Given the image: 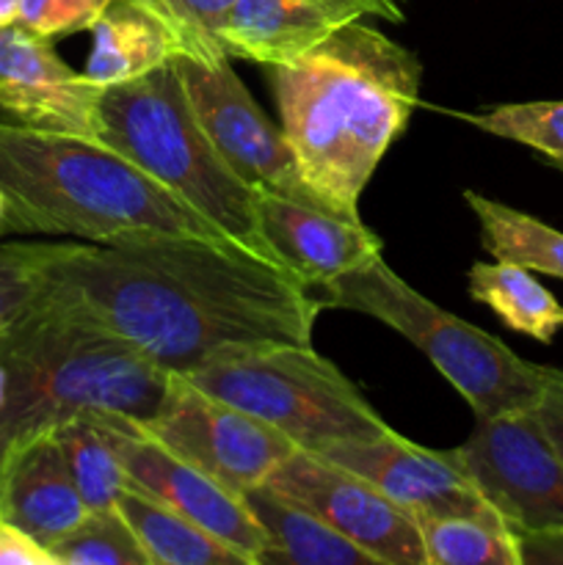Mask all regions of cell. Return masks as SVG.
<instances>
[{
  "mask_svg": "<svg viewBox=\"0 0 563 565\" xmlns=\"http://www.w3.org/2000/svg\"><path fill=\"white\" fill-rule=\"evenodd\" d=\"M42 298L171 375L270 345H312L326 303L287 268L230 243L149 235L47 243Z\"/></svg>",
  "mask_w": 563,
  "mask_h": 565,
  "instance_id": "1",
  "label": "cell"
},
{
  "mask_svg": "<svg viewBox=\"0 0 563 565\" xmlns=\"http://www.w3.org/2000/svg\"><path fill=\"white\" fill-rule=\"evenodd\" d=\"M423 66L362 20L290 64L270 66L282 132L304 182L334 215L359 218V196L419 105Z\"/></svg>",
  "mask_w": 563,
  "mask_h": 565,
  "instance_id": "2",
  "label": "cell"
},
{
  "mask_svg": "<svg viewBox=\"0 0 563 565\" xmlns=\"http://www.w3.org/2000/svg\"><path fill=\"white\" fill-rule=\"evenodd\" d=\"M0 196L6 202L3 235L75 237L81 243L177 235L235 246L169 188L105 143L6 119H0Z\"/></svg>",
  "mask_w": 563,
  "mask_h": 565,
  "instance_id": "3",
  "label": "cell"
},
{
  "mask_svg": "<svg viewBox=\"0 0 563 565\" xmlns=\"http://www.w3.org/2000/svg\"><path fill=\"white\" fill-rule=\"evenodd\" d=\"M0 428L14 441L83 414L144 423L160 412L174 381L125 340L42 296L0 331Z\"/></svg>",
  "mask_w": 563,
  "mask_h": 565,
  "instance_id": "4",
  "label": "cell"
},
{
  "mask_svg": "<svg viewBox=\"0 0 563 565\" xmlns=\"http://www.w3.org/2000/svg\"><path fill=\"white\" fill-rule=\"evenodd\" d=\"M99 143L169 188L226 241L265 263L282 265L259 226L257 191L215 152L171 64L105 88L99 99Z\"/></svg>",
  "mask_w": 563,
  "mask_h": 565,
  "instance_id": "5",
  "label": "cell"
},
{
  "mask_svg": "<svg viewBox=\"0 0 563 565\" xmlns=\"http://www.w3.org/2000/svg\"><path fill=\"white\" fill-rule=\"evenodd\" d=\"M320 301L368 315L406 337L450 381L478 419L533 412L563 373L517 356L497 337L436 307L381 257L323 287Z\"/></svg>",
  "mask_w": 563,
  "mask_h": 565,
  "instance_id": "6",
  "label": "cell"
},
{
  "mask_svg": "<svg viewBox=\"0 0 563 565\" xmlns=\"http://www.w3.org/2000/svg\"><path fill=\"white\" fill-rule=\"evenodd\" d=\"M182 379L263 419L301 450L392 434V425L312 345L232 353Z\"/></svg>",
  "mask_w": 563,
  "mask_h": 565,
  "instance_id": "7",
  "label": "cell"
},
{
  "mask_svg": "<svg viewBox=\"0 0 563 565\" xmlns=\"http://www.w3.org/2000/svg\"><path fill=\"white\" fill-rule=\"evenodd\" d=\"M171 70L180 77L182 92L204 136L248 188L326 210V204L304 182L285 132L248 94L230 58L208 61L174 55Z\"/></svg>",
  "mask_w": 563,
  "mask_h": 565,
  "instance_id": "8",
  "label": "cell"
},
{
  "mask_svg": "<svg viewBox=\"0 0 563 565\" xmlns=\"http://www.w3.org/2000/svg\"><path fill=\"white\" fill-rule=\"evenodd\" d=\"M450 456L511 533L563 530V463L533 412L478 419Z\"/></svg>",
  "mask_w": 563,
  "mask_h": 565,
  "instance_id": "9",
  "label": "cell"
},
{
  "mask_svg": "<svg viewBox=\"0 0 563 565\" xmlns=\"http://www.w3.org/2000/svg\"><path fill=\"white\" fill-rule=\"evenodd\" d=\"M138 425L241 497L268 483L270 475L301 450L263 419L208 395L182 375H174L160 412Z\"/></svg>",
  "mask_w": 563,
  "mask_h": 565,
  "instance_id": "10",
  "label": "cell"
},
{
  "mask_svg": "<svg viewBox=\"0 0 563 565\" xmlns=\"http://www.w3.org/2000/svg\"><path fill=\"white\" fill-rule=\"evenodd\" d=\"M265 489L304 508L370 555L390 565H428L423 533L412 513L348 469L309 450H296Z\"/></svg>",
  "mask_w": 563,
  "mask_h": 565,
  "instance_id": "11",
  "label": "cell"
},
{
  "mask_svg": "<svg viewBox=\"0 0 563 565\" xmlns=\"http://www.w3.org/2000/svg\"><path fill=\"white\" fill-rule=\"evenodd\" d=\"M108 419L116 456L127 475V486L144 491L196 527L208 530L224 544L241 550L243 555L254 557V561L263 555L268 546V535L248 508L246 497L235 494L219 480L204 475L202 469L188 463L185 458L171 452L132 419Z\"/></svg>",
  "mask_w": 563,
  "mask_h": 565,
  "instance_id": "12",
  "label": "cell"
},
{
  "mask_svg": "<svg viewBox=\"0 0 563 565\" xmlns=\"http://www.w3.org/2000/svg\"><path fill=\"white\" fill-rule=\"evenodd\" d=\"M309 452L368 480L414 519H480L506 524L453 461L450 450H428L392 430L375 439L334 441Z\"/></svg>",
  "mask_w": 563,
  "mask_h": 565,
  "instance_id": "13",
  "label": "cell"
},
{
  "mask_svg": "<svg viewBox=\"0 0 563 565\" xmlns=\"http://www.w3.org/2000/svg\"><path fill=\"white\" fill-rule=\"evenodd\" d=\"M103 92L55 53L53 39L20 22L0 28V119L99 141Z\"/></svg>",
  "mask_w": 563,
  "mask_h": 565,
  "instance_id": "14",
  "label": "cell"
},
{
  "mask_svg": "<svg viewBox=\"0 0 563 565\" xmlns=\"http://www.w3.org/2000/svg\"><path fill=\"white\" fill-rule=\"evenodd\" d=\"M257 213L276 259L309 290H323L373 263L384 248L381 237L362 221H348L276 193H257Z\"/></svg>",
  "mask_w": 563,
  "mask_h": 565,
  "instance_id": "15",
  "label": "cell"
},
{
  "mask_svg": "<svg viewBox=\"0 0 563 565\" xmlns=\"http://www.w3.org/2000/svg\"><path fill=\"white\" fill-rule=\"evenodd\" d=\"M88 513L53 430L11 441L0 467V524L50 550Z\"/></svg>",
  "mask_w": 563,
  "mask_h": 565,
  "instance_id": "16",
  "label": "cell"
},
{
  "mask_svg": "<svg viewBox=\"0 0 563 565\" xmlns=\"http://www.w3.org/2000/svg\"><path fill=\"white\" fill-rule=\"evenodd\" d=\"M362 17H370L362 0H232L221 42L230 58L270 70L301 58Z\"/></svg>",
  "mask_w": 563,
  "mask_h": 565,
  "instance_id": "17",
  "label": "cell"
},
{
  "mask_svg": "<svg viewBox=\"0 0 563 565\" xmlns=\"http://www.w3.org/2000/svg\"><path fill=\"white\" fill-rule=\"evenodd\" d=\"M92 53L83 72L103 88L138 81L180 55V44L169 28L132 0H110L92 25Z\"/></svg>",
  "mask_w": 563,
  "mask_h": 565,
  "instance_id": "18",
  "label": "cell"
},
{
  "mask_svg": "<svg viewBox=\"0 0 563 565\" xmlns=\"http://www.w3.org/2000/svg\"><path fill=\"white\" fill-rule=\"evenodd\" d=\"M246 502L268 535L257 565H390L265 486L248 491Z\"/></svg>",
  "mask_w": 563,
  "mask_h": 565,
  "instance_id": "19",
  "label": "cell"
},
{
  "mask_svg": "<svg viewBox=\"0 0 563 565\" xmlns=\"http://www.w3.org/2000/svg\"><path fill=\"white\" fill-rule=\"evenodd\" d=\"M116 511L141 541L149 565H257L254 557L224 544L132 486L119 497Z\"/></svg>",
  "mask_w": 563,
  "mask_h": 565,
  "instance_id": "20",
  "label": "cell"
},
{
  "mask_svg": "<svg viewBox=\"0 0 563 565\" xmlns=\"http://www.w3.org/2000/svg\"><path fill=\"white\" fill-rule=\"evenodd\" d=\"M469 296L489 307L511 331L535 342H552L563 329V303L541 285L533 270L497 259L469 268Z\"/></svg>",
  "mask_w": 563,
  "mask_h": 565,
  "instance_id": "21",
  "label": "cell"
},
{
  "mask_svg": "<svg viewBox=\"0 0 563 565\" xmlns=\"http://www.w3.org/2000/svg\"><path fill=\"white\" fill-rule=\"evenodd\" d=\"M464 202L478 218L480 243L491 257L563 279V232L478 191H464Z\"/></svg>",
  "mask_w": 563,
  "mask_h": 565,
  "instance_id": "22",
  "label": "cell"
},
{
  "mask_svg": "<svg viewBox=\"0 0 563 565\" xmlns=\"http://www.w3.org/2000/svg\"><path fill=\"white\" fill-rule=\"evenodd\" d=\"M77 494L92 513L116 511L127 489V475L116 456L108 414H83L53 428Z\"/></svg>",
  "mask_w": 563,
  "mask_h": 565,
  "instance_id": "23",
  "label": "cell"
},
{
  "mask_svg": "<svg viewBox=\"0 0 563 565\" xmlns=\"http://www.w3.org/2000/svg\"><path fill=\"white\" fill-rule=\"evenodd\" d=\"M428 565H519L506 524L480 519H417Z\"/></svg>",
  "mask_w": 563,
  "mask_h": 565,
  "instance_id": "24",
  "label": "cell"
},
{
  "mask_svg": "<svg viewBox=\"0 0 563 565\" xmlns=\"http://www.w3.org/2000/svg\"><path fill=\"white\" fill-rule=\"evenodd\" d=\"M478 130L533 149L563 171V99L506 103L486 114L464 116Z\"/></svg>",
  "mask_w": 563,
  "mask_h": 565,
  "instance_id": "25",
  "label": "cell"
},
{
  "mask_svg": "<svg viewBox=\"0 0 563 565\" xmlns=\"http://www.w3.org/2000/svg\"><path fill=\"white\" fill-rule=\"evenodd\" d=\"M55 565H149L141 541L119 511L88 513L81 527L50 546Z\"/></svg>",
  "mask_w": 563,
  "mask_h": 565,
  "instance_id": "26",
  "label": "cell"
},
{
  "mask_svg": "<svg viewBox=\"0 0 563 565\" xmlns=\"http://www.w3.org/2000/svg\"><path fill=\"white\" fill-rule=\"evenodd\" d=\"M158 17L180 44V55L193 58H230L221 42L226 9L232 0H132Z\"/></svg>",
  "mask_w": 563,
  "mask_h": 565,
  "instance_id": "27",
  "label": "cell"
},
{
  "mask_svg": "<svg viewBox=\"0 0 563 565\" xmlns=\"http://www.w3.org/2000/svg\"><path fill=\"white\" fill-rule=\"evenodd\" d=\"M47 243H0V331L42 296Z\"/></svg>",
  "mask_w": 563,
  "mask_h": 565,
  "instance_id": "28",
  "label": "cell"
},
{
  "mask_svg": "<svg viewBox=\"0 0 563 565\" xmlns=\"http://www.w3.org/2000/svg\"><path fill=\"white\" fill-rule=\"evenodd\" d=\"M110 0H22L20 25L44 39L92 31Z\"/></svg>",
  "mask_w": 563,
  "mask_h": 565,
  "instance_id": "29",
  "label": "cell"
},
{
  "mask_svg": "<svg viewBox=\"0 0 563 565\" xmlns=\"http://www.w3.org/2000/svg\"><path fill=\"white\" fill-rule=\"evenodd\" d=\"M519 565H563V530L546 533H513Z\"/></svg>",
  "mask_w": 563,
  "mask_h": 565,
  "instance_id": "30",
  "label": "cell"
},
{
  "mask_svg": "<svg viewBox=\"0 0 563 565\" xmlns=\"http://www.w3.org/2000/svg\"><path fill=\"white\" fill-rule=\"evenodd\" d=\"M0 565H55V561L47 555V550L0 524Z\"/></svg>",
  "mask_w": 563,
  "mask_h": 565,
  "instance_id": "31",
  "label": "cell"
},
{
  "mask_svg": "<svg viewBox=\"0 0 563 565\" xmlns=\"http://www.w3.org/2000/svg\"><path fill=\"white\" fill-rule=\"evenodd\" d=\"M533 414L541 423L546 439L552 441V447H555L557 458H561L563 463V373L561 379L546 390V395L541 397V403L533 408Z\"/></svg>",
  "mask_w": 563,
  "mask_h": 565,
  "instance_id": "32",
  "label": "cell"
},
{
  "mask_svg": "<svg viewBox=\"0 0 563 565\" xmlns=\"http://www.w3.org/2000/svg\"><path fill=\"white\" fill-rule=\"evenodd\" d=\"M370 9V17H379V20L401 22L406 14V0H362Z\"/></svg>",
  "mask_w": 563,
  "mask_h": 565,
  "instance_id": "33",
  "label": "cell"
},
{
  "mask_svg": "<svg viewBox=\"0 0 563 565\" xmlns=\"http://www.w3.org/2000/svg\"><path fill=\"white\" fill-rule=\"evenodd\" d=\"M22 0H0V28H9L20 20Z\"/></svg>",
  "mask_w": 563,
  "mask_h": 565,
  "instance_id": "34",
  "label": "cell"
},
{
  "mask_svg": "<svg viewBox=\"0 0 563 565\" xmlns=\"http://www.w3.org/2000/svg\"><path fill=\"white\" fill-rule=\"evenodd\" d=\"M11 436L6 434L3 428H0V467H3V461H6V456H9V450H11Z\"/></svg>",
  "mask_w": 563,
  "mask_h": 565,
  "instance_id": "35",
  "label": "cell"
},
{
  "mask_svg": "<svg viewBox=\"0 0 563 565\" xmlns=\"http://www.w3.org/2000/svg\"><path fill=\"white\" fill-rule=\"evenodd\" d=\"M3 224H6V202L0 196V237H3Z\"/></svg>",
  "mask_w": 563,
  "mask_h": 565,
  "instance_id": "36",
  "label": "cell"
},
{
  "mask_svg": "<svg viewBox=\"0 0 563 565\" xmlns=\"http://www.w3.org/2000/svg\"><path fill=\"white\" fill-rule=\"evenodd\" d=\"M3 397H6V381H3V373H0V408H3Z\"/></svg>",
  "mask_w": 563,
  "mask_h": 565,
  "instance_id": "37",
  "label": "cell"
}]
</instances>
